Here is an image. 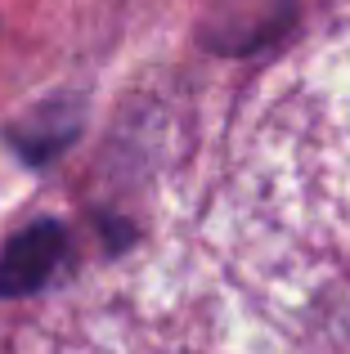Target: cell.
Segmentation results:
<instances>
[{"mask_svg":"<svg viewBox=\"0 0 350 354\" xmlns=\"http://www.w3.org/2000/svg\"><path fill=\"white\" fill-rule=\"evenodd\" d=\"M81 117H86L81 99L54 95V99H45L41 108H32V113H23L18 121H9L5 139L27 166H50L54 157L81 135Z\"/></svg>","mask_w":350,"mask_h":354,"instance_id":"3","label":"cell"},{"mask_svg":"<svg viewBox=\"0 0 350 354\" xmlns=\"http://www.w3.org/2000/svg\"><path fill=\"white\" fill-rule=\"evenodd\" d=\"M63 251H68V234L59 220H36V225L18 229L0 251V296H32L45 287V278L59 269Z\"/></svg>","mask_w":350,"mask_h":354,"instance_id":"2","label":"cell"},{"mask_svg":"<svg viewBox=\"0 0 350 354\" xmlns=\"http://www.w3.org/2000/svg\"><path fill=\"white\" fill-rule=\"evenodd\" d=\"M297 18V0H216L202 41L216 54H256L274 45Z\"/></svg>","mask_w":350,"mask_h":354,"instance_id":"1","label":"cell"}]
</instances>
